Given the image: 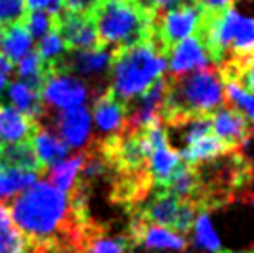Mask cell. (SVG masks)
<instances>
[{
    "mask_svg": "<svg viewBox=\"0 0 254 253\" xmlns=\"http://www.w3.org/2000/svg\"><path fill=\"white\" fill-rule=\"evenodd\" d=\"M223 80L220 71L214 68H204L190 75L170 77L159 118L170 125L185 116L213 115L223 106Z\"/></svg>",
    "mask_w": 254,
    "mask_h": 253,
    "instance_id": "1",
    "label": "cell"
},
{
    "mask_svg": "<svg viewBox=\"0 0 254 253\" xmlns=\"http://www.w3.org/2000/svg\"><path fill=\"white\" fill-rule=\"evenodd\" d=\"M92 17L101 47L120 51L152 37L156 12L137 0H101Z\"/></svg>",
    "mask_w": 254,
    "mask_h": 253,
    "instance_id": "2",
    "label": "cell"
},
{
    "mask_svg": "<svg viewBox=\"0 0 254 253\" xmlns=\"http://www.w3.org/2000/svg\"><path fill=\"white\" fill-rule=\"evenodd\" d=\"M168 51L154 37L131 47L113 51L111 88L114 94L125 102L140 95L157 78L163 77L168 66Z\"/></svg>",
    "mask_w": 254,
    "mask_h": 253,
    "instance_id": "3",
    "label": "cell"
},
{
    "mask_svg": "<svg viewBox=\"0 0 254 253\" xmlns=\"http://www.w3.org/2000/svg\"><path fill=\"white\" fill-rule=\"evenodd\" d=\"M202 17V9L194 2H185L170 10L156 14L154 17V33L152 37L159 40V44L170 54L171 47L180 40L195 33L199 21Z\"/></svg>",
    "mask_w": 254,
    "mask_h": 253,
    "instance_id": "4",
    "label": "cell"
},
{
    "mask_svg": "<svg viewBox=\"0 0 254 253\" xmlns=\"http://www.w3.org/2000/svg\"><path fill=\"white\" fill-rule=\"evenodd\" d=\"M54 16H56L54 30L61 35L67 52L92 51L101 47L94 17L90 14H74L61 9Z\"/></svg>",
    "mask_w": 254,
    "mask_h": 253,
    "instance_id": "5",
    "label": "cell"
},
{
    "mask_svg": "<svg viewBox=\"0 0 254 253\" xmlns=\"http://www.w3.org/2000/svg\"><path fill=\"white\" fill-rule=\"evenodd\" d=\"M111 56L109 49H92V51H74L64 54L61 59L52 63V70L66 71L81 80H102L111 71Z\"/></svg>",
    "mask_w": 254,
    "mask_h": 253,
    "instance_id": "6",
    "label": "cell"
},
{
    "mask_svg": "<svg viewBox=\"0 0 254 253\" xmlns=\"http://www.w3.org/2000/svg\"><path fill=\"white\" fill-rule=\"evenodd\" d=\"M88 87L81 78L74 77L66 71H56L49 75L44 88L42 99L52 108H73L87 101Z\"/></svg>",
    "mask_w": 254,
    "mask_h": 253,
    "instance_id": "7",
    "label": "cell"
},
{
    "mask_svg": "<svg viewBox=\"0 0 254 253\" xmlns=\"http://www.w3.org/2000/svg\"><path fill=\"white\" fill-rule=\"evenodd\" d=\"M94 123L99 137L95 141L116 137L125 132L127 123V102L120 99L111 87H107L102 94H99L94 101Z\"/></svg>",
    "mask_w": 254,
    "mask_h": 253,
    "instance_id": "8",
    "label": "cell"
},
{
    "mask_svg": "<svg viewBox=\"0 0 254 253\" xmlns=\"http://www.w3.org/2000/svg\"><path fill=\"white\" fill-rule=\"evenodd\" d=\"M52 127L69 148H85L92 134L90 111L83 104L64 108L52 118Z\"/></svg>",
    "mask_w": 254,
    "mask_h": 253,
    "instance_id": "9",
    "label": "cell"
},
{
    "mask_svg": "<svg viewBox=\"0 0 254 253\" xmlns=\"http://www.w3.org/2000/svg\"><path fill=\"white\" fill-rule=\"evenodd\" d=\"M168 59H170L171 77H180V75H187L190 71L211 68L209 54H207L201 38L195 33L173 45Z\"/></svg>",
    "mask_w": 254,
    "mask_h": 253,
    "instance_id": "10",
    "label": "cell"
},
{
    "mask_svg": "<svg viewBox=\"0 0 254 253\" xmlns=\"http://www.w3.org/2000/svg\"><path fill=\"white\" fill-rule=\"evenodd\" d=\"M211 130H214V135L225 141L232 148L244 146L249 139V123L244 113H241L237 108H223L211 115Z\"/></svg>",
    "mask_w": 254,
    "mask_h": 253,
    "instance_id": "11",
    "label": "cell"
},
{
    "mask_svg": "<svg viewBox=\"0 0 254 253\" xmlns=\"http://www.w3.org/2000/svg\"><path fill=\"white\" fill-rule=\"evenodd\" d=\"M127 240L128 243L144 245L147 248H170V250H184L185 248V240L180 234L170 231L168 227L147 224L138 217L131 220Z\"/></svg>",
    "mask_w": 254,
    "mask_h": 253,
    "instance_id": "12",
    "label": "cell"
},
{
    "mask_svg": "<svg viewBox=\"0 0 254 253\" xmlns=\"http://www.w3.org/2000/svg\"><path fill=\"white\" fill-rule=\"evenodd\" d=\"M31 144H33V149L40 163L44 165L45 172L51 167L63 162L69 153V146L57 135L52 125H45V123L37 125V130L31 137Z\"/></svg>",
    "mask_w": 254,
    "mask_h": 253,
    "instance_id": "13",
    "label": "cell"
},
{
    "mask_svg": "<svg viewBox=\"0 0 254 253\" xmlns=\"http://www.w3.org/2000/svg\"><path fill=\"white\" fill-rule=\"evenodd\" d=\"M38 122L28 118L24 113L17 111L12 106L0 104V142L16 144V142L31 141Z\"/></svg>",
    "mask_w": 254,
    "mask_h": 253,
    "instance_id": "14",
    "label": "cell"
},
{
    "mask_svg": "<svg viewBox=\"0 0 254 253\" xmlns=\"http://www.w3.org/2000/svg\"><path fill=\"white\" fill-rule=\"evenodd\" d=\"M7 95H9V101H10V104H12V108L24 113L28 118L35 120V122L40 123L42 120L49 115L44 99H42V92L28 87L23 82H19V80L9 82Z\"/></svg>",
    "mask_w": 254,
    "mask_h": 253,
    "instance_id": "15",
    "label": "cell"
},
{
    "mask_svg": "<svg viewBox=\"0 0 254 253\" xmlns=\"http://www.w3.org/2000/svg\"><path fill=\"white\" fill-rule=\"evenodd\" d=\"M182 203H184V199L177 198V196L171 194V192L161 191L159 194L142 210L140 215H137V217L147 224H156V226L173 229Z\"/></svg>",
    "mask_w": 254,
    "mask_h": 253,
    "instance_id": "16",
    "label": "cell"
},
{
    "mask_svg": "<svg viewBox=\"0 0 254 253\" xmlns=\"http://www.w3.org/2000/svg\"><path fill=\"white\" fill-rule=\"evenodd\" d=\"M0 167H14V169L30 170L35 173H44L45 169L38 160L31 141L16 142V144H2L0 149Z\"/></svg>",
    "mask_w": 254,
    "mask_h": 253,
    "instance_id": "17",
    "label": "cell"
},
{
    "mask_svg": "<svg viewBox=\"0 0 254 253\" xmlns=\"http://www.w3.org/2000/svg\"><path fill=\"white\" fill-rule=\"evenodd\" d=\"M184 163V160L180 158L178 151L170 148V144L161 146V148L154 149L147 160V170L149 175L154 179L156 186L159 189H163L168 182H170L171 175L177 172L178 167Z\"/></svg>",
    "mask_w": 254,
    "mask_h": 253,
    "instance_id": "18",
    "label": "cell"
},
{
    "mask_svg": "<svg viewBox=\"0 0 254 253\" xmlns=\"http://www.w3.org/2000/svg\"><path fill=\"white\" fill-rule=\"evenodd\" d=\"M230 151V146L225 141H221L218 135L214 134H207L204 135L202 139L195 141L194 144L187 146V148L180 149L178 155L184 160L187 165L194 167L201 162H206V160H214L218 156L225 155V153Z\"/></svg>",
    "mask_w": 254,
    "mask_h": 253,
    "instance_id": "19",
    "label": "cell"
},
{
    "mask_svg": "<svg viewBox=\"0 0 254 253\" xmlns=\"http://www.w3.org/2000/svg\"><path fill=\"white\" fill-rule=\"evenodd\" d=\"M2 54L12 64H17L23 58H26L33 49V38L28 33L24 23H17L3 30L2 38Z\"/></svg>",
    "mask_w": 254,
    "mask_h": 253,
    "instance_id": "20",
    "label": "cell"
},
{
    "mask_svg": "<svg viewBox=\"0 0 254 253\" xmlns=\"http://www.w3.org/2000/svg\"><path fill=\"white\" fill-rule=\"evenodd\" d=\"M16 73H17V77H19V82L26 84L28 87L35 88V90L42 92L49 75L52 73V66H51V63L44 61V59L40 58V54L37 52V49H35L26 58H23L17 63Z\"/></svg>",
    "mask_w": 254,
    "mask_h": 253,
    "instance_id": "21",
    "label": "cell"
},
{
    "mask_svg": "<svg viewBox=\"0 0 254 253\" xmlns=\"http://www.w3.org/2000/svg\"><path fill=\"white\" fill-rule=\"evenodd\" d=\"M0 253H30L26 238L12 222L3 201H0Z\"/></svg>",
    "mask_w": 254,
    "mask_h": 253,
    "instance_id": "22",
    "label": "cell"
},
{
    "mask_svg": "<svg viewBox=\"0 0 254 253\" xmlns=\"http://www.w3.org/2000/svg\"><path fill=\"white\" fill-rule=\"evenodd\" d=\"M128 245L127 238L107 236L102 226L92 222L83 241V253H125Z\"/></svg>",
    "mask_w": 254,
    "mask_h": 253,
    "instance_id": "23",
    "label": "cell"
},
{
    "mask_svg": "<svg viewBox=\"0 0 254 253\" xmlns=\"http://www.w3.org/2000/svg\"><path fill=\"white\" fill-rule=\"evenodd\" d=\"M38 173L30 170L14 169V167H0V201L10 199L14 194L26 189L37 182Z\"/></svg>",
    "mask_w": 254,
    "mask_h": 253,
    "instance_id": "24",
    "label": "cell"
},
{
    "mask_svg": "<svg viewBox=\"0 0 254 253\" xmlns=\"http://www.w3.org/2000/svg\"><path fill=\"white\" fill-rule=\"evenodd\" d=\"M83 156L85 153H78V155L71 156L66 162H59L57 165L51 167L47 170V177H49V184H52L57 189L67 192L73 187V184L76 182V177L80 173L81 163H83Z\"/></svg>",
    "mask_w": 254,
    "mask_h": 253,
    "instance_id": "25",
    "label": "cell"
},
{
    "mask_svg": "<svg viewBox=\"0 0 254 253\" xmlns=\"http://www.w3.org/2000/svg\"><path fill=\"white\" fill-rule=\"evenodd\" d=\"M197 187H199L197 170L184 162L177 169V172L171 175L170 182H168L161 191L171 192V194H175L180 199H190V196L195 194Z\"/></svg>",
    "mask_w": 254,
    "mask_h": 253,
    "instance_id": "26",
    "label": "cell"
},
{
    "mask_svg": "<svg viewBox=\"0 0 254 253\" xmlns=\"http://www.w3.org/2000/svg\"><path fill=\"white\" fill-rule=\"evenodd\" d=\"M23 23L31 38H42L56 28V16L49 10H28Z\"/></svg>",
    "mask_w": 254,
    "mask_h": 253,
    "instance_id": "27",
    "label": "cell"
},
{
    "mask_svg": "<svg viewBox=\"0 0 254 253\" xmlns=\"http://www.w3.org/2000/svg\"><path fill=\"white\" fill-rule=\"evenodd\" d=\"M35 49H37V52L40 54V58L44 59V61L51 63V64L56 63L57 59H61L67 52L63 38H61V35L57 33L56 30L45 33Z\"/></svg>",
    "mask_w": 254,
    "mask_h": 253,
    "instance_id": "28",
    "label": "cell"
},
{
    "mask_svg": "<svg viewBox=\"0 0 254 253\" xmlns=\"http://www.w3.org/2000/svg\"><path fill=\"white\" fill-rule=\"evenodd\" d=\"M28 14L26 0H0V28L23 23Z\"/></svg>",
    "mask_w": 254,
    "mask_h": 253,
    "instance_id": "29",
    "label": "cell"
},
{
    "mask_svg": "<svg viewBox=\"0 0 254 253\" xmlns=\"http://www.w3.org/2000/svg\"><path fill=\"white\" fill-rule=\"evenodd\" d=\"M195 240L202 248H206L207 252H220V238L213 231L211 220L206 213H201L195 220Z\"/></svg>",
    "mask_w": 254,
    "mask_h": 253,
    "instance_id": "30",
    "label": "cell"
},
{
    "mask_svg": "<svg viewBox=\"0 0 254 253\" xmlns=\"http://www.w3.org/2000/svg\"><path fill=\"white\" fill-rule=\"evenodd\" d=\"M101 0H61L63 3V9L67 12H74V14H90L95 10L97 3Z\"/></svg>",
    "mask_w": 254,
    "mask_h": 253,
    "instance_id": "31",
    "label": "cell"
},
{
    "mask_svg": "<svg viewBox=\"0 0 254 253\" xmlns=\"http://www.w3.org/2000/svg\"><path fill=\"white\" fill-rule=\"evenodd\" d=\"M237 82L246 88L248 92H254V56L249 59L239 71Z\"/></svg>",
    "mask_w": 254,
    "mask_h": 253,
    "instance_id": "32",
    "label": "cell"
},
{
    "mask_svg": "<svg viewBox=\"0 0 254 253\" xmlns=\"http://www.w3.org/2000/svg\"><path fill=\"white\" fill-rule=\"evenodd\" d=\"M204 12H211V14H220L223 10H227L228 7L234 5L235 0H194Z\"/></svg>",
    "mask_w": 254,
    "mask_h": 253,
    "instance_id": "33",
    "label": "cell"
},
{
    "mask_svg": "<svg viewBox=\"0 0 254 253\" xmlns=\"http://www.w3.org/2000/svg\"><path fill=\"white\" fill-rule=\"evenodd\" d=\"M28 9L31 10H49V12L56 14L63 9L61 0H26Z\"/></svg>",
    "mask_w": 254,
    "mask_h": 253,
    "instance_id": "34",
    "label": "cell"
},
{
    "mask_svg": "<svg viewBox=\"0 0 254 253\" xmlns=\"http://www.w3.org/2000/svg\"><path fill=\"white\" fill-rule=\"evenodd\" d=\"M185 2H190V0H149V5L156 14H161L164 10H170L173 7H178Z\"/></svg>",
    "mask_w": 254,
    "mask_h": 253,
    "instance_id": "35",
    "label": "cell"
},
{
    "mask_svg": "<svg viewBox=\"0 0 254 253\" xmlns=\"http://www.w3.org/2000/svg\"><path fill=\"white\" fill-rule=\"evenodd\" d=\"M12 70H14V64L0 52V92H2V88L5 87L7 82H9Z\"/></svg>",
    "mask_w": 254,
    "mask_h": 253,
    "instance_id": "36",
    "label": "cell"
},
{
    "mask_svg": "<svg viewBox=\"0 0 254 253\" xmlns=\"http://www.w3.org/2000/svg\"><path fill=\"white\" fill-rule=\"evenodd\" d=\"M218 253H254V250H249V252H218Z\"/></svg>",
    "mask_w": 254,
    "mask_h": 253,
    "instance_id": "37",
    "label": "cell"
},
{
    "mask_svg": "<svg viewBox=\"0 0 254 253\" xmlns=\"http://www.w3.org/2000/svg\"><path fill=\"white\" fill-rule=\"evenodd\" d=\"M137 2H140V3H144V5L151 7V5H149V0H137Z\"/></svg>",
    "mask_w": 254,
    "mask_h": 253,
    "instance_id": "38",
    "label": "cell"
},
{
    "mask_svg": "<svg viewBox=\"0 0 254 253\" xmlns=\"http://www.w3.org/2000/svg\"><path fill=\"white\" fill-rule=\"evenodd\" d=\"M2 38H3V28H0V45H2Z\"/></svg>",
    "mask_w": 254,
    "mask_h": 253,
    "instance_id": "39",
    "label": "cell"
},
{
    "mask_svg": "<svg viewBox=\"0 0 254 253\" xmlns=\"http://www.w3.org/2000/svg\"><path fill=\"white\" fill-rule=\"evenodd\" d=\"M0 149H2V142H0Z\"/></svg>",
    "mask_w": 254,
    "mask_h": 253,
    "instance_id": "40",
    "label": "cell"
},
{
    "mask_svg": "<svg viewBox=\"0 0 254 253\" xmlns=\"http://www.w3.org/2000/svg\"><path fill=\"white\" fill-rule=\"evenodd\" d=\"M253 132H254V127H253Z\"/></svg>",
    "mask_w": 254,
    "mask_h": 253,
    "instance_id": "41",
    "label": "cell"
}]
</instances>
